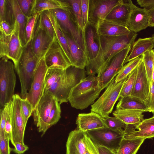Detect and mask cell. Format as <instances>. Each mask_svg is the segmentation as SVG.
Instances as JSON below:
<instances>
[{"mask_svg":"<svg viewBox=\"0 0 154 154\" xmlns=\"http://www.w3.org/2000/svg\"><path fill=\"white\" fill-rule=\"evenodd\" d=\"M13 145L14 148H12V151L17 154H23L29 149L27 145L19 142L14 143Z\"/></svg>","mask_w":154,"mask_h":154,"instance_id":"cell-50","label":"cell"},{"mask_svg":"<svg viewBox=\"0 0 154 154\" xmlns=\"http://www.w3.org/2000/svg\"><path fill=\"white\" fill-rule=\"evenodd\" d=\"M48 69L43 57L40 60L35 69L26 97L32 104L33 111L44 94L45 76Z\"/></svg>","mask_w":154,"mask_h":154,"instance_id":"cell-11","label":"cell"},{"mask_svg":"<svg viewBox=\"0 0 154 154\" xmlns=\"http://www.w3.org/2000/svg\"><path fill=\"white\" fill-rule=\"evenodd\" d=\"M13 102L12 100L10 102L8 116L5 128V136L12 139V120L13 114Z\"/></svg>","mask_w":154,"mask_h":154,"instance_id":"cell-45","label":"cell"},{"mask_svg":"<svg viewBox=\"0 0 154 154\" xmlns=\"http://www.w3.org/2000/svg\"><path fill=\"white\" fill-rule=\"evenodd\" d=\"M0 109L12 100L15 95L16 76L14 65L5 57H0Z\"/></svg>","mask_w":154,"mask_h":154,"instance_id":"cell-5","label":"cell"},{"mask_svg":"<svg viewBox=\"0 0 154 154\" xmlns=\"http://www.w3.org/2000/svg\"><path fill=\"white\" fill-rule=\"evenodd\" d=\"M145 139L124 137L121 140L117 154H136Z\"/></svg>","mask_w":154,"mask_h":154,"instance_id":"cell-32","label":"cell"},{"mask_svg":"<svg viewBox=\"0 0 154 154\" xmlns=\"http://www.w3.org/2000/svg\"><path fill=\"white\" fill-rule=\"evenodd\" d=\"M121 0H90L88 22L97 26Z\"/></svg>","mask_w":154,"mask_h":154,"instance_id":"cell-13","label":"cell"},{"mask_svg":"<svg viewBox=\"0 0 154 154\" xmlns=\"http://www.w3.org/2000/svg\"><path fill=\"white\" fill-rule=\"evenodd\" d=\"M65 70L56 67L48 69L45 76V90L50 88L64 74Z\"/></svg>","mask_w":154,"mask_h":154,"instance_id":"cell-36","label":"cell"},{"mask_svg":"<svg viewBox=\"0 0 154 154\" xmlns=\"http://www.w3.org/2000/svg\"><path fill=\"white\" fill-rule=\"evenodd\" d=\"M87 136L96 146L106 147L117 153L124 138V130H114L104 127L86 131Z\"/></svg>","mask_w":154,"mask_h":154,"instance_id":"cell-8","label":"cell"},{"mask_svg":"<svg viewBox=\"0 0 154 154\" xmlns=\"http://www.w3.org/2000/svg\"><path fill=\"white\" fill-rule=\"evenodd\" d=\"M116 109L140 110L150 112L145 103L140 99L131 96L121 97L116 106Z\"/></svg>","mask_w":154,"mask_h":154,"instance_id":"cell-30","label":"cell"},{"mask_svg":"<svg viewBox=\"0 0 154 154\" xmlns=\"http://www.w3.org/2000/svg\"><path fill=\"white\" fill-rule=\"evenodd\" d=\"M137 34L131 31L128 35L117 36L100 34V48L96 57L86 66V74L95 75L116 54L129 46H132Z\"/></svg>","mask_w":154,"mask_h":154,"instance_id":"cell-1","label":"cell"},{"mask_svg":"<svg viewBox=\"0 0 154 154\" xmlns=\"http://www.w3.org/2000/svg\"><path fill=\"white\" fill-rule=\"evenodd\" d=\"M102 90L97 76L88 75L72 89L68 100L72 107L83 110L94 103Z\"/></svg>","mask_w":154,"mask_h":154,"instance_id":"cell-2","label":"cell"},{"mask_svg":"<svg viewBox=\"0 0 154 154\" xmlns=\"http://www.w3.org/2000/svg\"><path fill=\"white\" fill-rule=\"evenodd\" d=\"M149 23L147 10L136 6L131 13L126 27L131 31L137 33L149 26Z\"/></svg>","mask_w":154,"mask_h":154,"instance_id":"cell-23","label":"cell"},{"mask_svg":"<svg viewBox=\"0 0 154 154\" xmlns=\"http://www.w3.org/2000/svg\"><path fill=\"white\" fill-rule=\"evenodd\" d=\"M144 112L143 111L138 110L116 109L112 114L127 125L136 126L144 119L143 114Z\"/></svg>","mask_w":154,"mask_h":154,"instance_id":"cell-27","label":"cell"},{"mask_svg":"<svg viewBox=\"0 0 154 154\" xmlns=\"http://www.w3.org/2000/svg\"><path fill=\"white\" fill-rule=\"evenodd\" d=\"M14 29L13 26L5 21L0 22V30L2 31L5 34L10 35L12 33Z\"/></svg>","mask_w":154,"mask_h":154,"instance_id":"cell-51","label":"cell"},{"mask_svg":"<svg viewBox=\"0 0 154 154\" xmlns=\"http://www.w3.org/2000/svg\"><path fill=\"white\" fill-rule=\"evenodd\" d=\"M127 77L118 82H115V77L114 78L102 94L91 105V112L98 114L103 118L109 116L120 97L122 88Z\"/></svg>","mask_w":154,"mask_h":154,"instance_id":"cell-6","label":"cell"},{"mask_svg":"<svg viewBox=\"0 0 154 154\" xmlns=\"http://www.w3.org/2000/svg\"><path fill=\"white\" fill-rule=\"evenodd\" d=\"M85 142L90 154H99L96 146L86 134Z\"/></svg>","mask_w":154,"mask_h":154,"instance_id":"cell-52","label":"cell"},{"mask_svg":"<svg viewBox=\"0 0 154 154\" xmlns=\"http://www.w3.org/2000/svg\"><path fill=\"white\" fill-rule=\"evenodd\" d=\"M149 110V112L154 113V83L152 81L148 98L144 102Z\"/></svg>","mask_w":154,"mask_h":154,"instance_id":"cell-49","label":"cell"},{"mask_svg":"<svg viewBox=\"0 0 154 154\" xmlns=\"http://www.w3.org/2000/svg\"><path fill=\"white\" fill-rule=\"evenodd\" d=\"M99 34L110 36H117L129 34L131 31L125 26L105 20L100 22L97 26Z\"/></svg>","mask_w":154,"mask_h":154,"instance_id":"cell-26","label":"cell"},{"mask_svg":"<svg viewBox=\"0 0 154 154\" xmlns=\"http://www.w3.org/2000/svg\"><path fill=\"white\" fill-rule=\"evenodd\" d=\"M48 14L54 28L55 37L72 65L70 51L67 41L56 18L50 10L48 11Z\"/></svg>","mask_w":154,"mask_h":154,"instance_id":"cell-28","label":"cell"},{"mask_svg":"<svg viewBox=\"0 0 154 154\" xmlns=\"http://www.w3.org/2000/svg\"><path fill=\"white\" fill-rule=\"evenodd\" d=\"M152 81L154 83V65L152 72Z\"/></svg>","mask_w":154,"mask_h":154,"instance_id":"cell-56","label":"cell"},{"mask_svg":"<svg viewBox=\"0 0 154 154\" xmlns=\"http://www.w3.org/2000/svg\"><path fill=\"white\" fill-rule=\"evenodd\" d=\"M19 8L23 13L27 17L34 14L35 0H17Z\"/></svg>","mask_w":154,"mask_h":154,"instance_id":"cell-42","label":"cell"},{"mask_svg":"<svg viewBox=\"0 0 154 154\" xmlns=\"http://www.w3.org/2000/svg\"><path fill=\"white\" fill-rule=\"evenodd\" d=\"M76 123L78 129L84 132L106 127L103 118L98 114L92 112L88 113H79Z\"/></svg>","mask_w":154,"mask_h":154,"instance_id":"cell-22","label":"cell"},{"mask_svg":"<svg viewBox=\"0 0 154 154\" xmlns=\"http://www.w3.org/2000/svg\"><path fill=\"white\" fill-rule=\"evenodd\" d=\"M132 47L129 46L118 53L97 74L98 86L100 89L106 88L118 74L124 66Z\"/></svg>","mask_w":154,"mask_h":154,"instance_id":"cell-9","label":"cell"},{"mask_svg":"<svg viewBox=\"0 0 154 154\" xmlns=\"http://www.w3.org/2000/svg\"><path fill=\"white\" fill-rule=\"evenodd\" d=\"M137 2L141 7L147 10L154 8V0H137Z\"/></svg>","mask_w":154,"mask_h":154,"instance_id":"cell-53","label":"cell"},{"mask_svg":"<svg viewBox=\"0 0 154 154\" xmlns=\"http://www.w3.org/2000/svg\"><path fill=\"white\" fill-rule=\"evenodd\" d=\"M21 109L24 123L26 126L28 120L33 111L32 104L26 98L21 99Z\"/></svg>","mask_w":154,"mask_h":154,"instance_id":"cell-44","label":"cell"},{"mask_svg":"<svg viewBox=\"0 0 154 154\" xmlns=\"http://www.w3.org/2000/svg\"><path fill=\"white\" fill-rule=\"evenodd\" d=\"M152 36L154 38V34H153L152 35Z\"/></svg>","mask_w":154,"mask_h":154,"instance_id":"cell-57","label":"cell"},{"mask_svg":"<svg viewBox=\"0 0 154 154\" xmlns=\"http://www.w3.org/2000/svg\"><path fill=\"white\" fill-rule=\"evenodd\" d=\"M44 57L48 69L56 67L66 69L72 66L55 37Z\"/></svg>","mask_w":154,"mask_h":154,"instance_id":"cell-15","label":"cell"},{"mask_svg":"<svg viewBox=\"0 0 154 154\" xmlns=\"http://www.w3.org/2000/svg\"><path fill=\"white\" fill-rule=\"evenodd\" d=\"M106 127L114 130L124 129L127 125L118 118L115 117L108 116L103 118Z\"/></svg>","mask_w":154,"mask_h":154,"instance_id":"cell-43","label":"cell"},{"mask_svg":"<svg viewBox=\"0 0 154 154\" xmlns=\"http://www.w3.org/2000/svg\"><path fill=\"white\" fill-rule=\"evenodd\" d=\"M69 7L66 0H35L34 14L57 9L69 12Z\"/></svg>","mask_w":154,"mask_h":154,"instance_id":"cell-29","label":"cell"},{"mask_svg":"<svg viewBox=\"0 0 154 154\" xmlns=\"http://www.w3.org/2000/svg\"><path fill=\"white\" fill-rule=\"evenodd\" d=\"M21 97L15 94L13 97L12 133L11 142L13 145L17 142L24 143L26 125H25L21 109Z\"/></svg>","mask_w":154,"mask_h":154,"instance_id":"cell-14","label":"cell"},{"mask_svg":"<svg viewBox=\"0 0 154 154\" xmlns=\"http://www.w3.org/2000/svg\"><path fill=\"white\" fill-rule=\"evenodd\" d=\"M50 11L56 18L61 29L71 36L85 51L83 31L79 27L70 12L60 9Z\"/></svg>","mask_w":154,"mask_h":154,"instance_id":"cell-10","label":"cell"},{"mask_svg":"<svg viewBox=\"0 0 154 154\" xmlns=\"http://www.w3.org/2000/svg\"><path fill=\"white\" fill-rule=\"evenodd\" d=\"M60 104L57 100L48 119L45 131L56 124L61 118Z\"/></svg>","mask_w":154,"mask_h":154,"instance_id":"cell-41","label":"cell"},{"mask_svg":"<svg viewBox=\"0 0 154 154\" xmlns=\"http://www.w3.org/2000/svg\"><path fill=\"white\" fill-rule=\"evenodd\" d=\"M39 19V13L34 14L31 17H27L24 30L25 46L32 39L38 26Z\"/></svg>","mask_w":154,"mask_h":154,"instance_id":"cell-33","label":"cell"},{"mask_svg":"<svg viewBox=\"0 0 154 154\" xmlns=\"http://www.w3.org/2000/svg\"><path fill=\"white\" fill-rule=\"evenodd\" d=\"M62 30L69 45L71 58L72 66L81 69H85L88 63V59L85 51L71 36Z\"/></svg>","mask_w":154,"mask_h":154,"instance_id":"cell-24","label":"cell"},{"mask_svg":"<svg viewBox=\"0 0 154 154\" xmlns=\"http://www.w3.org/2000/svg\"><path fill=\"white\" fill-rule=\"evenodd\" d=\"M137 67L128 76L122 88L120 97H122L131 95L137 77Z\"/></svg>","mask_w":154,"mask_h":154,"instance_id":"cell-40","label":"cell"},{"mask_svg":"<svg viewBox=\"0 0 154 154\" xmlns=\"http://www.w3.org/2000/svg\"><path fill=\"white\" fill-rule=\"evenodd\" d=\"M10 102L6 104L2 109H0V135H5V128L8 116Z\"/></svg>","mask_w":154,"mask_h":154,"instance_id":"cell-46","label":"cell"},{"mask_svg":"<svg viewBox=\"0 0 154 154\" xmlns=\"http://www.w3.org/2000/svg\"><path fill=\"white\" fill-rule=\"evenodd\" d=\"M147 11L149 18V26L153 27L154 26V8L148 10Z\"/></svg>","mask_w":154,"mask_h":154,"instance_id":"cell-55","label":"cell"},{"mask_svg":"<svg viewBox=\"0 0 154 154\" xmlns=\"http://www.w3.org/2000/svg\"><path fill=\"white\" fill-rule=\"evenodd\" d=\"M142 55L132 60L124 65L115 77V81L118 82L124 79L138 66L142 60Z\"/></svg>","mask_w":154,"mask_h":154,"instance_id":"cell-35","label":"cell"},{"mask_svg":"<svg viewBox=\"0 0 154 154\" xmlns=\"http://www.w3.org/2000/svg\"><path fill=\"white\" fill-rule=\"evenodd\" d=\"M10 140L5 135H0V154H10L12 148L10 146Z\"/></svg>","mask_w":154,"mask_h":154,"instance_id":"cell-48","label":"cell"},{"mask_svg":"<svg viewBox=\"0 0 154 154\" xmlns=\"http://www.w3.org/2000/svg\"><path fill=\"white\" fill-rule=\"evenodd\" d=\"M96 146L99 154H117V153L106 147Z\"/></svg>","mask_w":154,"mask_h":154,"instance_id":"cell-54","label":"cell"},{"mask_svg":"<svg viewBox=\"0 0 154 154\" xmlns=\"http://www.w3.org/2000/svg\"><path fill=\"white\" fill-rule=\"evenodd\" d=\"M142 61L149 83L152 81V75L154 65V49L148 51L142 55Z\"/></svg>","mask_w":154,"mask_h":154,"instance_id":"cell-39","label":"cell"},{"mask_svg":"<svg viewBox=\"0 0 154 154\" xmlns=\"http://www.w3.org/2000/svg\"><path fill=\"white\" fill-rule=\"evenodd\" d=\"M57 99L49 91L45 90L44 94L33 111L34 124L38 128L41 137L45 133L48 119Z\"/></svg>","mask_w":154,"mask_h":154,"instance_id":"cell-12","label":"cell"},{"mask_svg":"<svg viewBox=\"0 0 154 154\" xmlns=\"http://www.w3.org/2000/svg\"><path fill=\"white\" fill-rule=\"evenodd\" d=\"M0 30V57H7L12 61L15 66L24 48L19 37L18 27L14 23V30L11 34L8 35Z\"/></svg>","mask_w":154,"mask_h":154,"instance_id":"cell-7","label":"cell"},{"mask_svg":"<svg viewBox=\"0 0 154 154\" xmlns=\"http://www.w3.org/2000/svg\"><path fill=\"white\" fill-rule=\"evenodd\" d=\"M2 21L14 26L15 20L10 0H0V22Z\"/></svg>","mask_w":154,"mask_h":154,"instance_id":"cell-34","label":"cell"},{"mask_svg":"<svg viewBox=\"0 0 154 154\" xmlns=\"http://www.w3.org/2000/svg\"><path fill=\"white\" fill-rule=\"evenodd\" d=\"M54 39L44 30L39 28L38 25L34 35L30 42L34 55L39 59L44 57Z\"/></svg>","mask_w":154,"mask_h":154,"instance_id":"cell-20","label":"cell"},{"mask_svg":"<svg viewBox=\"0 0 154 154\" xmlns=\"http://www.w3.org/2000/svg\"><path fill=\"white\" fill-rule=\"evenodd\" d=\"M10 2L15 20L14 23L18 27L19 37L22 45L24 48L26 46L24 30L27 17L21 11L17 0H10Z\"/></svg>","mask_w":154,"mask_h":154,"instance_id":"cell-31","label":"cell"},{"mask_svg":"<svg viewBox=\"0 0 154 154\" xmlns=\"http://www.w3.org/2000/svg\"><path fill=\"white\" fill-rule=\"evenodd\" d=\"M137 68V77L130 96L138 98L144 103L148 98L150 84L142 60Z\"/></svg>","mask_w":154,"mask_h":154,"instance_id":"cell-19","label":"cell"},{"mask_svg":"<svg viewBox=\"0 0 154 154\" xmlns=\"http://www.w3.org/2000/svg\"><path fill=\"white\" fill-rule=\"evenodd\" d=\"M136 6L131 0H121L112 9L105 20L126 27L131 13Z\"/></svg>","mask_w":154,"mask_h":154,"instance_id":"cell-18","label":"cell"},{"mask_svg":"<svg viewBox=\"0 0 154 154\" xmlns=\"http://www.w3.org/2000/svg\"><path fill=\"white\" fill-rule=\"evenodd\" d=\"M154 48V38L151 37L139 38L135 42L124 63V64L135 59L146 51Z\"/></svg>","mask_w":154,"mask_h":154,"instance_id":"cell-25","label":"cell"},{"mask_svg":"<svg viewBox=\"0 0 154 154\" xmlns=\"http://www.w3.org/2000/svg\"><path fill=\"white\" fill-rule=\"evenodd\" d=\"M85 69L71 66L65 70L64 74L49 89L60 104L68 101V98L72 89L86 77Z\"/></svg>","mask_w":154,"mask_h":154,"instance_id":"cell-3","label":"cell"},{"mask_svg":"<svg viewBox=\"0 0 154 154\" xmlns=\"http://www.w3.org/2000/svg\"><path fill=\"white\" fill-rule=\"evenodd\" d=\"M69 5L70 13L79 27L83 31L81 0H66Z\"/></svg>","mask_w":154,"mask_h":154,"instance_id":"cell-37","label":"cell"},{"mask_svg":"<svg viewBox=\"0 0 154 154\" xmlns=\"http://www.w3.org/2000/svg\"><path fill=\"white\" fill-rule=\"evenodd\" d=\"M86 134L78 129L71 131L66 143V154H86Z\"/></svg>","mask_w":154,"mask_h":154,"instance_id":"cell-21","label":"cell"},{"mask_svg":"<svg viewBox=\"0 0 154 154\" xmlns=\"http://www.w3.org/2000/svg\"><path fill=\"white\" fill-rule=\"evenodd\" d=\"M41 59L34 55L29 43L24 47L18 63L15 66L20 82V96L22 98L26 97L35 69Z\"/></svg>","mask_w":154,"mask_h":154,"instance_id":"cell-4","label":"cell"},{"mask_svg":"<svg viewBox=\"0 0 154 154\" xmlns=\"http://www.w3.org/2000/svg\"><path fill=\"white\" fill-rule=\"evenodd\" d=\"M89 1L90 0H81V12L83 30L88 23Z\"/></svg>","mask_w":154,"mask_h":154,"instance_id":"cell-47","label":"cell"},{"mask_svg":"<svg viewBox=\"0 0 154 154\" xmlns=\"http://www.w3.org/2000/svg\"><path fill=\"white\" fill-rule=\"evenodd\" d=\"M39 13L38 26L44 30L52 38H55L54 31L48 14V11Z\"/></svg>","mask_w":154,"mask_h":154,"instance_id":"cell-38","label":"cell"},{"mask_svg":"<svg viewBox=\"0 0 154 154\" xmlns=\"http://www.w3.org/2000/svg\"><path fill=\"white\" fill-rule=\"evenodd\" d=\"M124 132V137L126 139L154 137V116L144 119L136 126L127 125Z\"/></svg>","mask_w":154,"mask_h":154,"instance_id":"cell-17","label":"cell"},{"mask_svg":"<svg viewBox=\"0 0 154 154\" xmlns=\"http://www.w3.org/2000/svg\"><path fill=\"white\" fill-rule=\"evenodd\" d=\"M85 52L88 62L97 55L100 48V34L97 26L88 22L83 30Z\"/></svg>","mask_w":154,"mask_h":154,"instance_id":"cell-16","label":"cell"}]
</instances>
